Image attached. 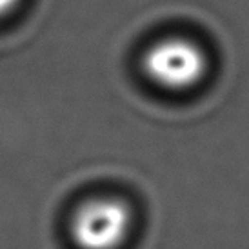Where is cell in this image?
<instances>
[{
	"instance_id": "3",
	"label": "cell",
	"mask_w": 249,
	"mask_h": 249,
	"mask_svg": "<svg viewBox=\"0 0 249 249\" xmlns=\"http://www.w3.org/2000/svg\"><path fill=\"white\" fill-rule=\"evenodd\" d=\"M18 4H20V0H0V18L13 13L18 7Z\"/></svg>"
},
{
	"instance_id": "2",
	"label": "cell",
	"mask_w": 249,
	"mask_h": 249,
	"mask_svg": "<svg viewBox=\"0 0 249 249\" xmlns=\"http://www.w3.org/2000/svg\"><path fill=\"white\" fill-rule=\"evenodd\" d=\"M133 229V211L117 196L82 202L70 222L71 240L78 249H120Z\"/></svg>"
},
{
	"instance_id": "1",
	"label": "cell",
	"mask_w": 249,
	"mask_h": 249,
	"mask_svg": "<svg viewBox=\"0 0 249 249\" xmlns=\"http://www.w3.org/2000/svg\"><path fill=\"white\" fill-rule=\"evenodd\" d=\"M208 55L186 36H166L147 48L142 58L145 76L167 91H186L208 75Z\"/></svg>"
}]
</instances>
